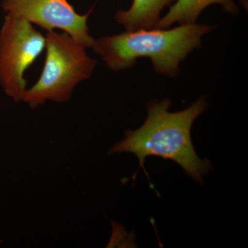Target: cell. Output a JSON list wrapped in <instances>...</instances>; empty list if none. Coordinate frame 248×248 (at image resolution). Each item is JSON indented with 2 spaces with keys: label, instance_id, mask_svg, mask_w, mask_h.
<instances>
[{
  "label": "cell",
  "instance_id": "obj_1",
  "mask_svg": "<svg viewBox=\"0 0 248 248\" xmlns=\"http://www.w3.org/2000/svg\"><path fill=\"white\" fill-rule=\"evenodd\" d=\"M170 106L169 99L151 101L147 104L148 116L143 125L135 130H126L124 140L112 147L109 154L133 153L146 174V158L172 160L195 182L203 183V176L211 170L212 165L196 154L191 129L208 107L205 98H199L190 107L179 112H170Z\"/></svg>",
  "mask_w": 248,
  "mask_h": 248
},
{
  "label": "cell",
  "instance_id": "obj_5",
  "mask_svg": "<svg viewBox=\"0 0 248 248\" xmlns=\"http://www.w3.org/2000/svg\"><path fill=\"white\" fill-rule=\"evenodd\" d=\"M1 8L6 14L17 15L48 32L60 29L85 48H92L94 40L87 25L91 11L79 15L68 0H3Z\"/></svg>",
  "mask_w": 248,
  "mask_h": 248
},
{
  "label": "cell",
  "instance_id": "obj_7",
  "mask_svg": "<svg viewBox=\"0 0 248 248\" xmlns=\"http://www.w3.org/2000/svg\"><path fill=\"white\" fill-rule=\"evenodd\" d=\"M177 0H133L126 11H120L115 15L118 24L126 31L154 28L159 20L165 8Z\"/></svg>",
  "mask_w": 248,
  "mask_h": 248
},
{
  "label": "cell",
  "instance_id": "obj_9",
  "mask_svg": "<svg viewBox=\"0 0 248 248\" xmlns=\"http://www.w3.org/2000/svg\"><path fill=\"white\" fill-rule=\"evenodd\" d=\"M0 244H1V241H0Z\"/></svg>",
  "mask_w": 248,
  "mask_h": 248
},
{
  "label": "cell",
  "instance_id": "obj_4",
  "mask_svg": "<svg viewBox=\"0 0 248 248\" xmlns=\"http://www.w3.org/2000/svg\"><path fill=\"white\" fill-rule=\"evenodd\" d=\"M46 47V37L32 23L17 15L6 14L0 30V86L16 102L27 91L26 71Z\"/></svg>",
  "mask_w": 248,
  "mask_h": 248
},
{
  "label": "cell",
  "instance_id": "obj_6",
  "mask_svg": "<svg viewBox=\"0 0 248 248\" xmlns=\"http://www.w3.org/2000/svg\"><path fill=\"white\" fill-rule=\"evenodd\" d=\"M221 5L228 14L236 15L239 11L234 0H177L169 12L160 18L154 28L168 29L172 24L196 23L202 11L210 5Z\"/></svg>",
  "mask_w": 248,
  "mask_h": 248
},
{
  "label": "cell",
  "instance_id": "obj_2",
  "mask_svg": "<svg viewBox=\"0 0 248 248\" xmlns=\"http://www.w3.org/2000/svg\"><path fill=\"white\" fill-rule=\"evenodd\" d=\"M213 30L205 24H180L173 29H141L94 40L92 48L109 69L120 71L131 68L139 58L151 60L157 74L174 78L179 64L202 45L204 35Z\"/></svg>",
  "mask_w": 248,
  "mask_h": 248
},
{
  "label": "cell",
  "instance_id": "obj_8",
  "mask_svg": "<svg viewBox=\"0 0 248 248\" xmlns=\"http://www.w3.org/2000/svg\"><path fill=\"white\" fill-rule=\"evenodd\" d=\"M241 1V4H242L243 6H244L245 8L247 9L248 8V0H239Z\"/></svg>",
  "mask_w": 248,
  "mask_h": 248
},
{
  "label": "cell",
  "instance_id": "obj_3",
  "mask_svg": "<svg viewBox=\"0 0 248 248\" xmlns=\"http://www.w3.org/2000/svg\"><path fill=\"white\" fill-rule=\"evenodd\" d=\"M45 66L38 81L27 90L23 102L35 108L46 101L63 103L71 99L77 85L89 79L97 61L86 48L66 32L50 31L46 35Z\"/></svg>",
  "mask_w": 248,
  "mask_h": 248
}]
</instances>
